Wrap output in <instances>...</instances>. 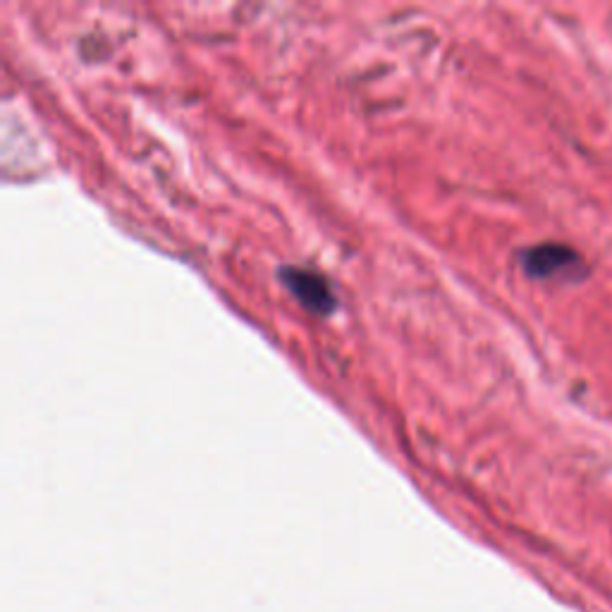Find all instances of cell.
I'll return each instance as SVG.
<instances>
[{"instance_id":"7a4b0ae2","label":"cell","mask_w":612,"mask_h":612,"mask_svg":"<svg viewBox=\"0 0 612 612\" xmlns=\"http://www.w3.org/2000/svg\"><path fill=\"white\" fill-rule=\"evenodd\" d=\"M280 278L287 290L311 314L326 316L335 309V295L328 280L309 268H283Z\"/></svg>"},{"instance_id":"6da1fadb","label":"cell","mask_w":612,"mask_h":612,"mask_svg":"<svg viewBox=\"0 0 612 612\" xmlns=\"http://www.w3.org/2000/svg\"><path fill=\"white\" fill-rule=\"evenodd\" d=\"M521 268L539 280H577L584 276V259L567 244H539L521 254Z\"/></svg>"}]
</instances>
